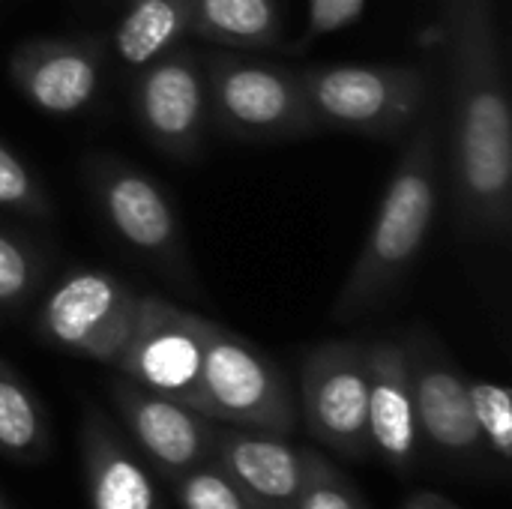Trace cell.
<instances>
[{
  "label": "cell",
  "mask_w": 512,
  "mask_h": 509,
  "mask_svg": "<svg viewBox=\"0 0 512 509\" xmlns=\"http://www.w3.org/2000/svg\"><path fill=\"white\" fill-rule=\"evenodd\" d=\"M453 204L468 234L504 240L512 213V114L486 0H456L447 24Z\"/></svg>",
  "instance_id": "cell-1"
},
{
  "label": "cell",
  "mask_w": 512,
  "mask_h": 509,
  "mask_svg": "<svg viewBox=\"0 0 512 509\" xmlns=\"http://www.w3.org/2000/svg\"><path fill=\"white\" fill-rule=\"evenodd\" d=\"M441 204L438 126L423 120L399 156L363 249L333 303L336 321H360L378 312L417 264Z\"/></svg>",
  "instance_id": "cell-2"
},
{
  "label": "cell",
  "mask_w": 512,
  "mask_h": 509,
  "mask_svg": "<svg viewBox=\"0 0 512 509\" xmlns=\"http://www.w3.org/2000/svg\"><path fill=\"white\" fill-rule=\"evenodd\" d=\"M210 90V123L240 141L303 138L321 129L303 78L294 69L216 48L201 54Z\"/></svg>",
  "instance_id": "cell-3"
},
{
  "label": "cell",
  "mask_w": 512,
  "mask_h": 509,
  "mask_svg": "<svg viewBox=\"0 0 512 509\" xmlns=\"http://www.w3.org/2000/svg\"><path fill=\"white\" fill-rule=\"evenodd\" d=\"M84 177L90 198L114 240L159 270L168 282L192 288L195 273L189 264L186 237L168 192L141 168L114 156H93L84 168Z\"/></svg>",
  "instance_id": "cell-4"
},
{
  "label": "cell",
  "mask_w": 512,
  "mask_h": 509,
  "mask_svg": "<svg viewBox=\"0 0 512 509\" xmlns=\"http://www.w3.org/2000/svg\"><path fill=\"white\" fill-rule=\"evenodd\" d=\"M300 78L321 129L393 138L414 126L429 102L423 66H315Z\"/></svg>",
  "instance_id": "cell-5"
},
{
  "label": "cell",
  "mask_w": 512,
  "mask_h": 509,
  "mask_svg": "<svg viewBox=\"0 0 512 509\" xmlns=\"http://www.w3.org/2000/svg\"><path fill=\"white\" fill-rule=\"evenodd\" d=\"M201 387L204 414L213 423L282 438L297 429V402L279 366L216 321L207 336Z\"/></svg>",
  "instance_id": "cell-6"
},
{
  "label": "cell",
  "mask_w": 512,
  "mask_h": 509,
  "mask_svg": "<svg viewBox=\"0 0 512 509\" xmlns=\"http://www.w3.org/2000/svg\"><path fill=\"white\" fill-rule=\"evenodd\" d=\"M141 294L105 270H75L57 282L36 312V336L66 354L117 366L135 318Z\"/></svg>",
  "instance_id": "cell-7"
},
{
  "label": "cell",
  "mask_w": 512,
  "mask_h": 509,
  "mask_svg": "<svg viewBox=\"0 0 512 509\" xmlns=\"http://www.w3.org/2000/svg\"><path fill=\"white\" fill-rule=\"evenodd\" d=\"M210 324L162 297L141 294L132 336L114 369L126 381L204 414L201 372Z\"/></svg>",
  "instance_id": "cell-8"
},
{
  "label": "cell",
  "mask_w": 512,
  "mask_h": 509,
  "mask_svg": "<svg viewBox=\"0 0 512 509\" xmlns=\"http://www.w3.org/2000/svg\"><path fill=\"white\" fill-rule=\"evenodd\" d=\"M132 108L147 141L171 159H195L210 126L201 51L177 42L138 69Z\"/></svg>",
  "instance_id": "cell-9"
},
{
  "label": "cell",
  "mask_w": 512,
  "mask_h": 509,
  "mask_svg": "<svg viewBox=\"0 0 512 509\" xmlns=\"http://www.w3.org/2000/svg\"><path fill=\"white\" fill-rule=\"evenodd\" d=\"M303 417L315 441L363 459L369 447V378L360 342H324L309 351L300 375Z\"/></svg>",
  "instance_id": "cell-10"
},
{
  "label": "cell",
  "mask_w": 512,
  "mask_h": 509,
  "mask_svg": "<svg viewBox=\"0 0 512 509\" xmlns=\"http://www.w3.org/2000/svg\"><path fill=\"white\" fill-rule=\"evenodd\" d=\"M402 345L420 438L453 459H480L489 453L471 411L468 381L441 342L426 330H414Z\"/></svg>",
  "instance_id": "cell-11"
},
{
  "label": "cell",
  "mask_w": 512,
  "mask_h": 509,
  "mask_svg": "<svg viewBox=\"0 0 512 509\" xmlns=\"http://www.w3.org/2000/svg\"><path fill=\"white\" fill-rule=\"evenodd\" d=\"M105 48L96 36L27 39L9 57L18 93L45 114H78L93 105L102 84Z\"/></svg>",
  "instance_id": "cell-12"
},
{
  "label": "cell",
  "mask_w": 512,
  "mask_h": 509,
  "mask_svg": "<svg viewBox=\"0 0 512 509\" xmlns=\"http://www.w3.org/2000/svg\"><path fill=\"white\" fill-rule=\"evenodd\" d=\"M114 408L144 456L171 480L210 459L216 423L180 402L156 396L126 378L111 384Z\"/></svg>",
  "instance_id": "cell-13"
},
{
  "label": "cell",
  "mask_w": 512,
  "mask_h": 509,
  "mask_svg": "<svg viewBox=\"0 0 512 509\" xmlns=\"http://www.w3.org/2000/svg\"><path fill=\"white\" fill-rule=\"evenodd\" d=\"M312 447L216 423L210 462H216L261 509H294L306 483Z\"/></svg>",
  "instance_id": "cell-14"
},
{
  "label": "cell",
  "mask_w": 512,
  "mask_h": 509,
  "mask_svg": "<svg viewBox=\"0 0 512 509\" xmlns=\"http://www.w3.org/2000/svg\"><path fill=\"white\" fill-rule=\"evenodd\" d=\"M363 354L369 378V447L390 468L405 474L420 447L405 345L381 339L363 345Z\"/></svg>",
  "instance_id": "cell-15"
},
{
  "label": "cell",
  "mask_w": 512,
  "mask_h": 509,
  "mask_svg": "<svg viewBox=\"0 0 512 509\" xmlns=\"http://www.w3.org/2000/svg\"><path fill=\"white\" fill-rule=\"evenodd\" d=\"M78 444L90 509H159L153 480L99 408L87 411Z\"/></svg>",
  "instance_id": "cell-16"
},
{
  "label": "cell",
  "mask_w": 512,
  "mask_h": 509,
  "mask_svg": "<svg viewBox=\"0 0 512 509\" xmlns=\"http://www.w3.org/2000/svg\"><path fill=\"white\" fill-rule=\"evenodd\" d=\"M186 36L228 51H270L282 42L279 0H192Z\"/></svg>",
  "instance_id": "cell-17"
},
{
  "label": "cell",
  "mask_w": 512,
  "mask_h": 509,
  "mask_svg": "<svg viewBox=\"0 0 512 509\" xmlns=\"http://www.w3.org/2000/svg\"><path fill=\"white\" fill-rule=\"evenodd\" d=\"M192 0H126L114 27L117 57L141 69L153 57L165 54L186 39Z\"/></svg>",
  "instance_id": "cell-18"
},
{
  "label": "cell",
  "mask_w": 512,
  "mask_h": 509,
  "mask_svg": "<svg viewBox=\"0 0 512 509\" xmlns=\"http://www.w3.org/2000/svg\"><path fill=\"white\" fill-rule=\"evenodd\" d=\"M48 453V420L30 384L0 360V456L39 462Z\"/></svg>",
  "instance_id": "cell-19"
},
{
  "label": "cell",
  "mask_w": 512,
  "mask_h": 509,
  "mask_svg": "<svg viewBox=\"0 0 512 509\" xmlns=\"http://www.w3.org/2000/svg\"><path fill=\"white\" fill-rule=\"evenodd\" d=\"M42 279V252L21 231L0 222V318H15L21 309H27Z\"/></svg>",
  "instance_id": "cell-20"
},
{
  "label": "cell",
  "mask_w": 512,
  "mask_h": 509,
  "mask_svg": "<svg viewBox=\"0 0 512 509\" xmlns=\"http://www.w3.org/2000/svg\"><path fill=\"white\" fill-rule=\"evenodd\" d=\"M0 210L18 213L24 219H51L54 207L39 180V174L0 141Z\"/></svg>",
  "instance_id": "cell-21"
},
{
  "label": "cell",
  "mask_w": 512,
  "mask_h": 509,
  "mask_svg": "<svg viewBox=\"0 0 512 509\" xmlns=\"http://www.w3.org/2000/svg\"><path fill=\"white\" fill-rule=\"evenodd\" d=\"M471 411L480 429V438L492 456L501 462L512 459V396L507 387L492 381H468Z\"/></svg>",
  "instance_id": "cell-22"
},
{
  "label": "cell",
  "mask_w": 512,
  "mask_h": 509,
  "mask_svg": "<svg viewBox=\"0 0 512 509\" xmlns=\"http://www.w3.org/2000/svg\"><path fill=\"white\" fill-rule=\"evenodd\" d=\"M183 509H261L216 462H201L177 480Z\"/></svg>",
  "instance_id": "cell-23"
},
{
  "label": "cell",
  "mask_w": 512,
  "mask_h": 509,
  "mask_svg": "<svg viewBox=\"0 0 512 509\" xmlns=\"http://www.w3.org/2000/svg\"><path fill=\"white\" fill-rule=\"evenodd\" d=\"M294 509H366V504L360 492L348 483V477L336 471L318 450H312L306 483Z\"/></svg>",
  "instance_id": "cell-24"
},
{
  "label": "cell",
  "mask_w": 512,
  "mask_h": 509,
  "mask_svg": "<svg viewBox=\"0 0 512 509\" xmlns=\"http://www.w3.org/2000/svg\"><path fill=\"white\" fill-rule=\"evenodd\" d=\"M366 0H309V24L306 39H318L354 24L363 12Z\"/></svg>",
  "instance_id": "cell-25"
},
{
  "label": "cell",
  "mask_w": 512,
  "mask_h": 509,
  "mask_svg": "<svg viewBox=\"0 0 512 509\" xmlns=\"http://www.w3.org/2000/svg\"><path fill=\"white\" fill-rule=\"evenodd\" d=\"M402 509H459L456 504H450L447 498H441L438 492H414Z\"/></svg>",
  "instance_id": "cell-26"
},
{
  "label": "cell",
  "mask_w": 512,
  "mask_h": 509,
  "mask_svg": "<svg viewBox=\"0 0 512 509\" xmlns=\"http://www.w3.org/2000/svg\"><path fill=\"white\" fill-rule=\"evenodd\" d=\"M0 509H9V504L3 501V495H0Z\"/></svg>",
  "instance_id": "cell-27"
}]
</instances>
